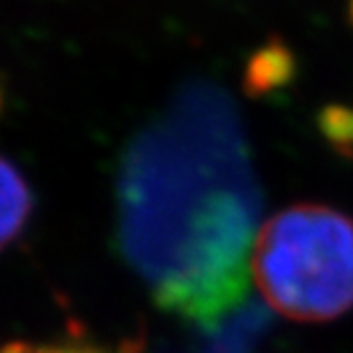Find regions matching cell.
Listing matches in <instances>:
<instances>
[{
  "instance_id": "obj_1",
  "label": "cell",
  "mask_w": 353,
  "mask_h": 353,
  "mask_svg": "<svg viewBox=\"0 0 353 353\" xmlns=\"http://www.w3.org/2000/svg\"><path fill=\"white\" fill-rule=\"evenodd\" d=\"M117 241L165 312L211 328L248 294L259 188L236 105L186 83L119 159Z\"/></svg>"
},
{
  "instance_id": "obj_2",
  "label": "cell",
  "mask_w": 353,
  "mask_h": 353,
  "mask_svg": "<svg viewBox=\"0 0 353 353\" xmlns=\"http://www.w3.org/2000/svg\"><path fill=\"white\" fill-rule=\"evenodd\" d=\"M252 280L292 321H333L353 307V218L326 204H294L259 228Z\"/></svg>"
},
{
  "instance_id": "obj_3",
  "label": "cell",
  "mask_w": 353,
  "mask_h": 353,
  "mask_svg": "<svg viewBox=\"0 0 353 353\" xmlns=\"http://www.w3.org/2000/svg\"><path fill=\"white\" fill-rule=\"evenodd\" d=\"M296 76V58L287 41L271 37L250 55L243 69V92L262 99L271 92L289 85Z\"/></svg>"
},
{
  "instance_id": "obj_4",
  "label": "cell",
  "mask_w": 353,
  "mask_h": 353,
  "mask_svg": "<svg viewBox=\"0 0 353 353\" xmlns=\"http://www.w3.org/2000/svg\"><path fill=\"white\" fill-rule=\"evenodd\" d=\"M34 211V193L10 159H3V245H12L23 234Z\"/></svg>"
},
{
  "instance_id": "obj_5",
  "label": "cell",
  "mask_w": 353,
  "mask_h": 353,
  "mask_svg": "<svg viewBox=\"0 0 353 353\" xmlns=\"http://www.w3.org/2000/svg\"><path fill=\"white\" fill-rule=\"evenodd\" d=\"M319 131L330 145V150L340 157L353 159V105L328 103L319 112Z\"/></svg>"
},
{
  "instance_id": "obj_6",
  "label": "cell",
  "mask_w": 353,
  "mask_h": 353,
  "mask_svg": "<svg viewBox=\"0 0 353 353\" xmlns=\"http://www.w3.org/2000/svg\"><path fill=\"white\" fill-rule=\"evenodd\" d=\"M5 353H103L90 347H76V344H23L17 342L7 347Z\"/></svg>"
},
{
  "instance_id": "obj_7",
  "label": "cell",
  "mask_w": 353,
  "mask_h": 353,
  "mask_svg": "<svg viewBox=\"0 0 353 353\" xmlns=\"http://www.w3.org/2000/svg\"><path fill=\"white\" fill-rule=\"evenodd\" d=\"M349 23L353 26V0H349Z\"/></svg>"
}]
</instances>
